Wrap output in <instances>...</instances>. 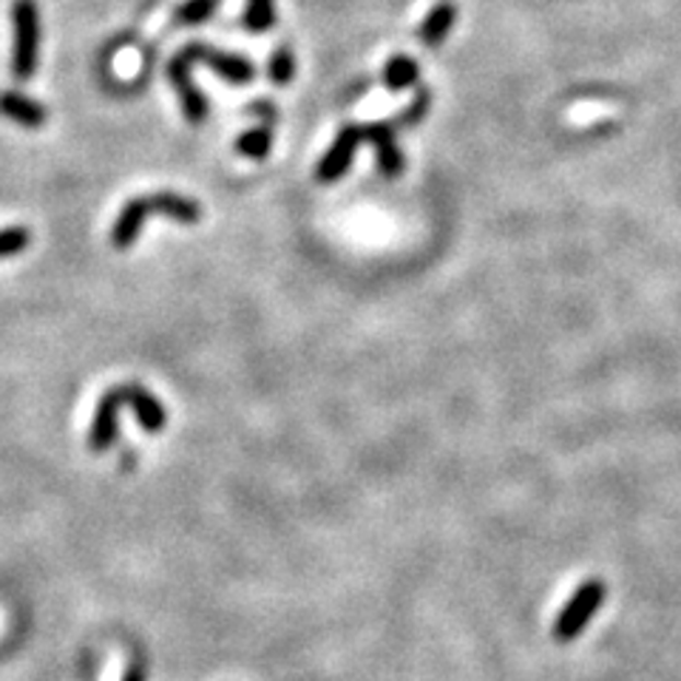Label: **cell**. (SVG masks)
<instances>
[{"instance_id": "obj_2", "label": "cell", "mask_w": 681, "mask_h": 681, "mask_svg": "<svg viewBox=\"0 0 681 681\" xmlns=\"http://www.w3.org/2000/svg\"><path fill=\"white\" fill-rule=\"evenodd\" d=\"M14 51H12V77L18 83L32 80L37 69V41H41V18H37L35 0H14Z\"/></svg>"}, {"instance_id": "obj_15", "label": "cell", "mask_w": 681, "mask_h": 681, "mask_svg": "<svg viewBox=\"0 0 681 681\" xmlns=\"http://www.w3.org/2000/svg\"><path fill=\"white\" fill-rule=\"evenodd\" d=\"M219 3H222V0H188V3H182V7L176 9L174 21L180 23V26H199V23H205L208 18H213Z\"/></svg>"}, {"instance_id": "obj_16", "label": "cell", "mask_w": 681, "mask_h": 681, "mask_svg": "<svg viewBox=\"0 0 681 681\" xmlns=\"http://www.w3.org/2000/svg\"><path fill=\"white\" fill-rule=\"evenodd\" d=\"M429 105H431V91L429 89H417L415 100H412L404 112L392 119V126L395 128H415L417 123H420V119L429 114Z\"/></svg>"}, {"instance_id": "obj_9", "label": "cell", "mask_w": 681, "mask_h": 681, "mask_svg": "<svg viewBox=\"0 0 681 681\" xmlns=\"http://www.w3.org/2000/svg\"><path fill=\"white\" fill-rule=\"evenodd\" d=\"M123 395H126V406L139 417V424L146 426V431H151V435L162 431V426H165L168 420L162 401H157V397H153L148 390H142L139 383H123Z\"/></svg>"}, {"instance_id": "obj_17", "label": "cell", "mask_w": 681, "mask_h": 681, "mask_svg": "<svg viewBox=\"0 0 681 681\" xmlns=\"http://www.w3.org/2000/svg\"><path fill=\"white\" fill-rule=\"evenodd\" d=\"M267 74H270L273 83L287 85L296 74V57H292L290 46H281L270 55V66H267Z\"/></svg>"}, {"instance_id": "obj_12", "label": "cell", "mask_w": 681, "mask_h": 681, "mask_svg": "<svg viewBox=\"0 0 681 681\" xmlns=\"http://www.w3.org/2000/svg\"><path fill=\"white\" fill-rule=\"evenodd\" d=\"M417 80H420V69L415 57L409 55H395L383 69V83L390 91H406L417 85Z\"/></svg>"}, {"instance_id": "obj_18", "label": "cell", "mask_w": 681, "mask_h": 681, "mask_svg": "<svg viewBox=\"0 0 681 681\" xmlns=\"http://www.w3.org/2000/svg\"><path fill=\"white\" fill-rule=\"evenodd\" d=\"M28 242H32V233L26 228L0 230V258L18 256V253L26 251Z\"/></svg>"}, {"instance_id": "obj_8", "label": "cell", "mask_w": 681, "mask_h": 681, "mask_svg": "<svg viewBox=\"0 0 681 681\" xmlns=\"http://www.w3.org/2000/svg\"><path fill=\"white\" fill-rule=\"evenodd\" d=\"M126 406V395H123V386L117 390H108L103 395L97 406V417L91 424V435H89V446L94 452H105L112 449L114 440H117V424H119V409Z\"/></svg>"}, {"instance_id": "obj_7", "label": "cell", "mask_w": 681, "mask_h": 681, "mask_svg": "<svg viewBox=\"0 0 681 681\" xmlns=\"http://www.w3.org/2000/svg\"><path fill=\"white\" fill-rule=\"evenodd\" d=\"M395 131L397 128L392 123H367V126H361V142L376 146L378 171L386 180H395V176L404 174V157H401L395 146Z\"/></svg>"}, {"instance_id": "obj_5", "label": "cell", "mask_w": 681, "mask_h": 681, "mask_svg": "<svg viewBox=\"0 0 681 681\" xmlns=\"http://www.w3.org/2000/svg\"><path fill=\"white\" fill-rule=\"evenodd\" d=\"M191 66H194V60H191V55L185 51V46H182L180 55H176L174 60H171V66H168V77H171V83H174L176 94H180L188 123L199 126V123H205V117H208V100L196 91L194 80H191Z\"/></svg>"}, {"instance_id": "obj_1", "label": "cell", "mask_w": 681, "mask_h": 681, "mask_svg": "<svg viewBox=\"0 0 681 681\" xmlns=\"http://www.w3.org/2000/svg\"><path fill=\"white\" fill-rule=\"evenodd\" d=\"M160 213L168 216V219H176V222L194 224L203 219V208L188 199V196L180 194H151V196H137L126 208L119 210L117 222L112 228V244L117 251H128L134 242H137L139 230H142V222L146 216Z\"/></svg>"}, {"instance_id": "obj_19", "label": "cell", "mask_w": 681, "mask_h": 681, "mask_svg": "<svg viewBox=\"0 0 681 681\" xmlns=\"http://www.w3.org/2000/svg\"><path fill=\"white\" fill-rule=\"evenodd\" d=\"M126 681H146V673H142V668H139V665H134V668L128 670Z\"/></svg>"}, {"instance_id": "obj_6", "label": "cell", "mask_w": 681, "mask_h": 681, "mask_svg": "<svg viewBox=\"0 0 681 681\" xmlns=\"http://www.w3.org/2000/svg\"><path fill=\"white\" fill-rule=\"evenodd\" d=\"M361 146V126H347L340 128V134L335 137V142L330 146V151L324 153V160L315 168V180L321 185H333L335 180L347 174L349 165L355 160V148Z\"/></svg>"}, {"instance_id": "obj_3", "label": "cell", "mask_w": 681, "mask_h": 681, "mask_svg": "<svg viewBox=\"0 0 681 681\" xmlns=\"http://www.w3.org/2000/svg\"><path fill=\"white\" fill-rule=\"evenodd\" d=\"M605 599V585L599 579H588V582L579 585V591L570 597L568 605L563 608V613L556 616L554 622V639L556 642H574L582 633V627L593 619V613L599 611Z\"/></svg>"}, {"instance_id": "obj_14", "label": "cell", "mask_w": 681, "mask_h": 681, "mask_svg": "<svg viewBox=\"0 0 681 681\" xmlns=\"http://www.w3.org/2000/svg\"><path fill=\"white\" fill-rule=\"evenodd\" d=\"M273 148V137H270V128L262 126V128H253V131H244L242 137L236 139V151L247 160H265L267 153Z\"/></svg>"}, {"instance_id": "obj_11", "label": "cell", "mask_w": 681, "mask_h": 681, "mask_svg": "<svg viewBox=\"0 0 681 681\" xmlns=\"http://www.w3.org/2000/svg\"><path fill=\"white\" fill-rule=\"evenodd\" d=\"M0 114L26 128H41L46 123V108L35 103V100L18 94V91H3L0 94Z\"/></svg>"}, {"instance_id": "obj_10", "label": "cell", "mask_w": 681, "mask_h": 681, "mask_svg": "<svg viewBox=\"0 0 681 681\" xmlns=\"http://www.w3.org/2000/svg\"><path fill=\"white\" fill-rule=\"evenodd\" d=\"M454 21H458V7H454L452 0H440L438 7H431V12L424 18V23L417 28V37L429 49H438L440 43L446 41V35L452 32Z\"/></svg>"}, {"instance_id": "obj_4", "label": "cell", "mask_w": 681, "mask_h": 681, "mask_svg": "<svg viewBox=\"0 0 681 681\" xmlns=\"http://www.w3.org/2000/svg\"><path fill=\"white\" fill-rule=\"evenodd\" d=\"M185 51H188L194 64H205L208 69H213L216 74L224 77V80H228V83H233V85L251 83L253 77H256V66H253L251 60H244V57H239V55H228V51L213 49V46H208V43H188V46H185Z\"/></svg>"}, {"instance_id": "obj_13", "label": "cell", "mask_w": 681, "mask_h": 681, "mask_svg": "<svg viewBox=\"0 0 681 681\" xmlns=\"http://www.w3.org/2000/svg\"><path fill=\"white\" fill-rule=\"evenodd\" d=\"M242 23L247 32H256V35L276 26V7H273V0H247Z\"/></svg>"}]
</instances>
